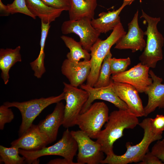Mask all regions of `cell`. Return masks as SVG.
Instances as JSON below:
<instances>
[{
  "label": "cell",
  "mask_w": 164,
  "mask_h": 164,
  "mask_svg": "<svg viewBox=\"0 0 164 164\" xmlns=\"http://www.w3.org/2000/svg\"><path fill=\"white\" fill-rule=\"evenodd\" d=\"M150 68L140 62L128 70L112 75L113 81L126 83L135 87L139 93H144L152 82L149 73Z\"/></svg>",
  "instance_id": "11"
},
{
  "label": "cell",
  "mask_w": 164,
  "mask_h": 164,
  "mask_svg": "<svg viewBox=\"0 0 164 164\" xmlns=\"http://www.w3.org/2000/svg\"><path fill=\"white\" fill-rule=\"evenodd\" d=\"M153 129L155 133L162 134L164 131V115L157 114L154 118H151Z\"/></svg>",
  "instance_id": "30"
},
{
  "label": "cell",
  "mask_w": 164,
  "mask_h": 164,
  "mask_svg": "<svg viewBox=\"0 0 164 164\" xmlns=\"http://www.w3.org/2000/svg\"><path fill=\"white\" fill-rule=\"evenodd\" d=\"M140 18H144L147 23V30L144 32L147 38L145 47L139 59L143 64L149 68H154L157 62L163 58L164 38L157 27L161 18L151 17L142 10Z\"/></svg>",
  "instance_id": "3"
},
{
  "label": "cell",
  "mask_w": 164,
  "mask_h": 164,
  "mask_svg": "<svg viewBox=\"0 0 164 164\" xmlns=\"http://www.w3.org/2000/svg\"><path fill=\"white\" fill-rule=\"evenodd\" d=\"M64 107L62 102L56 103L53 112L38 125L40 131L48 138L49 144L56 140L59 128L63 125Z\"/></svg>",
  "instance_id": "18"
},
{
  "label": "cell",
  "mask_w": 164,
  "mask_h": 164,
  "mask_svg": "<svg viewBox=\"0 0 164 164\" xmlns=\"http://www.w3.org/2000/svg\"><path fill=\"white\" fill-rule=\"evenodd\" d=\"M91 21L85 17L77 20L65 21L61 26L62 32L65 35L74 33L77 35L83 48L90 52L101 34L93 26Z\"/></svg>",
  "instance_id": "10"
},
{
  "label": "cell",
  "mask_w": 164,
  "mask_h": 164,
  "mask_svg": "<svg viewBox=\"0 0 164 164\" xmlns=\"http://www.w3.org/2000/svg\"><path fill=\"white\" fill-rule=\"evenodd\" d=\"M138 117L128 109H118L111 112L104 129L101 130L96 141L106 155L114 154L113 144L123 135L125 129L134 128L139 125Z\"/></svg>",
  "instance_id": "1"
},
{
  "label": "cell",
  "mask_w": 164,
  "mask_h": 164,
  "mask_svg": "<svg viewBox=\"0 0 164 164\" xmlns=\"http://www.w3.org/2000/svg\"><path fill=\"white\" fill-rule=\"evenodd\" d=\"M78 149L76 140L67 128L63 132L61 138L52 145L36 151H27L19 149V151L20 154L25 158L26 162L38 163L39 158L49 155L60 156L73 161Z\"/></svg>",
  "instance_id": "4"
},
{
  "label": "cell",
  "mask_w": 164,
  "mask_h": 164,
  "mask_svg": "<svg viewBox=\"0 0 164 164\" xmlns=\"http://www.w3.org/2000/svg\"><path fill=\"white\" fill-rule=\"evenodd\" d=\"M78 145L77 162L79 164H98L105 158L100 145L81 130L71 131Z\"/></svg>",
  "instance_id": "9"
},
{
  "label": "cell",
  "mask_w": 164,
  "mask_h": 164,
  "mask_svg": "<svg viewBox=\"0 0 164 164\" xmlns=\"http://www.w3.org/2000/svg\"><path fill=\"white\" fill-rule=\"evenodd\" d=\"M140 164H164L158 158L149 151L145 155Z\"/></svg>",
  "instance_id": "33"
},
{
  "label": "cell",
  "mask_w": 164,
  "mask_h": 164,
  "mask_svg": "<svg viewBox=\"0 0 164 164\" xmlns=\"http://www.w3.org/2000/svg\"><path fill=\"white\" fill-rule=\"evenodd\" d=\"M46 5L57 9L68 11L70 7V0H41Z\"/></svg>",
  "instance_id": "29"
},
{
  "label": "cell",
  "mask_w": 164,
  "mask_h": 164,
  "mask_svg": "<svg viewBox=\"0 0 164 164\" xmlns=\"http://www.w3.org/2000/svg\"><path fill=\"white\" fill-rule=\"evenodd\" d=\"M49 144L48 138L40 131L38 125L32 124L18 138L12 142L11 145L25 150L36 151Z\"/></svg>",
  "instance_id": "16"
},
{
  "label": "cell",
  "mask_w": 164,
  "mask_h": 164,
  "mask_svg": "<svg viewBox=\"0 0 164 164\" xmlns=\"http://www.w3.org/2000/svg\"><path fill=\"white\" fill-rule=\"evenodd\" d=\"M60 38L70 50L66 55L67 59L76 62L80 61L81 59L87 61L90 60V53L83 48L80 42L65 35L62 36Z\"/></svg>",
  "instance_id": "23"
},
{
  "label": "cell",
  "mask_w": 164,
  "mask_h": 164,
  "mask_svg": "<svg viewBox=\"0 0 164 164\" xmlns=\"http://www.w3.org/2000/svg\"><path fill=\"white\" fill-rule=\"evenodd\" d=\"M109 111L104 102H95L80 114L76 125L91 138L97 139L102 127L108 120Z\"/></svg>",
  "instance_id": "7"
},
{
  "label": "cell",
  "mask_w": 164,
  "mask_h": 164,
  "mask_svg": "<svg viewBox=\"0 0 164 164\" xmlns=\"http://www.w3.org/2000/svg\"><path fill=\"white\" fill-rule=\"evenodd\" d=\"M152 82L145 89L144 93L147 95V104L144 107V116L154 111L157 108H164V83L163 79L157 76L151 70L149 72Z\"/></svg>",
  "instance_id": "17"
},
{
  "label": "cell",
  "mask_w": 164,
  "mask_h": 164,
  "mask_svg": "<svg viewBox=\"0 0 164 164\" xmlns=\"http://www.w3.org/2000/svg\"><path fill=\"white\" fill-rule=\"evenodd\" d=\"M68 11L70 20H77L84 18H94L97 0H70Z\"/></svg>",
  "instance_id": "21"
},
{
  "label": "cell",
  "mask_w": 164,
  "mask_h": 164,
  "mask_svg": "<svg viewBox=\"0 0 164 164\" xmlns=\"http://www.w3.org/2000/svg\"><path fill=\"white\" fill-rule=\"evenodd\" d=\"M19 149L11 146L8 148L0 145V162L5 164H22L26 162V159L20 156Z\"/></svg>",
  "instance_id": "24"
},
{
  "label": "cell",
  "mask_w": 164,
  "mask_h": 164,
  "mask_svg": "<svg viewBox=\"0 0 164 164\" xmlns=\"http://www.w3.org/2000/svg\"><path fill=\"white\" fill-rule=\"evenodd\" d=\"M14 115L12 109L4 104L0 106V129H4L5 124L12 121Z\"/></svg>",
  "instance_id": "28"
},
{
  "label": "cell",
  "mask_w": 164,
  "mask_h": 164,
  "mask_svg": "<svg viewBox=\"0 0 164 164\" xmlns=\"http://www.w3.org/2000/svg\"><path fill=\"white\" fill-rule=\"evenodd\" d=\"M11 14L7 5L4 4L1 0H0V16H8Z\"/></svg>",
  "instance_id": "35"
},
{
  "label": "cell",
  "mask_w": 164,
  "mask_h": 164,
  "mask_svg": "<svg viewBox=\"0 0 164 164\" xmlns=\"http://www.w3.org/2000/svg\"><path fill=\"white\" fill-rule=\"evenodd\" d=\"M50 23H45L41 21V36L40 42V52H44L46 39L50 25Z\"/></svg>",
  "instance_id": "32"
},
{
  "label": "cell",
  "mask_w": 164,
  "mask_h": 164,
  "mask_svg": "<svg viewBox=\"0 0 164 164\" xmlns=\"http://www.w3.org/2000/svg\"><path fill=\"white\" fill-rule=\"evenodd\" d=\"M7 5L11 14L21 13L29 16L34 19H36V17L27 7L25 0H14L12 3Z\"/></svg>",
  "instance_id": "27"
},
{
  "label": "cell",
  "mask_w": 164,
  "mask_h": 164,
  "mask_svg": "<svg viewBox=\"0 0 164 164\" xmlns=\"http://www.w3.org/2000/svg\"><path fill=\"white\" fill-rule=\"evenodd\" d=\"M20 50V46L14 49L7 48L0 49L1 77L5 84H7L9 82V71L11 68L16 63L22 61Z\"/></svg>",
  "instance_id": "22"
},
{
  "label": "cell",
  "mask_w": 164,
  "mask_h": 164,
  "mask_svg": "<svg viewBox=\"0 0 164 164\" xmlns=\"http://www.w3.org/2000/svg\"><path fill=\"white\" fill-rule=\"evenodd\" d=\"M126 33L121 22L114 29L106 39L102 40L99 38L93 45L90 50L91 71L87 80L86 84L94 87L97 80L104 58L112 46Z\"/></svg>",
  "instance_id": "6"
},
{
  "label": "cell",
  "mask_w": 164,
  "mask_h": 164,
  "mask_svg": "<svg viewBox=\"0 0 164 164\" xmlns=\"http://www.w3.org/2000/svg\"><path fill=\"white\" fill-rule=\"evenodd\" d=\"M138 11H137L132 21L128 24V31L115 44L114 48L131 50L132 53L142 51L145 48L146 42L144 38V32L138 23Z\"/></svg>",
  "instance_id": "12"
},
{
  "label": "cell",
  "mask_w": 164,
  "mask_h": 164,
  "mask_svg": "<svg viewBox=\"0 0 164 164\" xmlns=\"http://www.w3.org/2000/svg\"><path fill=\"white\" fill-rule=\"evenodd\" d=\"M131 63V60L129 57L119 59L111 57L110 60L111 74L114 75L125 71Z\"/></svg>",
  "instance_id": "26"
},
{
  "label": "cell",
  "mask_w": 164,
  "mask_h": 164,
  "mask_svg": "<svg viewBox=\"0 0 164 164\" xmlns=\"http://www.w3.org/2000/svg\"><path fill=\"white\" fill-rule=\"evenodd\" d=\"M48 164H79L77 162H75L70 161L65 158L63 159H56L50 160Z\"/></svg>",
  "instance_id": "34"
},
{
  "label": "cell",
  "mask_w": 164,
  "mask_h": 164,
  "mask_svg": "<svg viewBox=\"0 0 164 164\" xmlns=\"http://www.w3.org/2000/svg\"><path fill=\"white\" fill-rule=\"evenodd\" d=\"M159 140L152 148L151 152L164 163V139Z\"/></svg>",
  "instance_id": "31"
},
{
  "label": "cell",
  "mask_w": 164,
  "mask_h": 164,
  "mask_svg": "<svg viewBox=\"0 0 164 164\" xmlns=\"http://www.w3.org/2000/svg\"><path fill=\"white\" fill-rule=\"evenodd\" d=\"M91 70L90 60H83L78 62L66 59L61 67L62 74L68 80L71 85L78 87L87 80Z\"/></svg>",
  "instance_id": "15"
},
{
  "label": "cell",
  "mask_w": 164,
  "mask_h": 164,
  "mask_svg": "<svg viewBox=\"0 0 164 164\" xmlns=\"http://www.w3.org/2000/svg\"><path fill=\"white\" fill-rule=\"evenodd\" d=\"M139 125L143 130V137L140 142L132 145L129 142L126 144L127 150L121 155L114 153L107 155L101 162L102 164H127L139 162L149 151L150 145L153 142L161 139L162 134L155 133L153 131L150 118L144 119Z\"/></svg>",
  "instance_id": "2"
},
{
  "label": "cell",
  "mask_w": 164,
  "mask_h": 164,
  "mask_svg": "<svg viewBox=\"0 0 164 164\" xmlns=\"http://www.w3.org/2000/svg\"><path fill=\"white\" fill-rule=\"evenodd\" d=\"M64 99V94L63 92L56 96L42 97L21 102L6 101L3 104L9 108L15 107L20 111L22 117V123L19 131L20 136L33 124L34 120L45 108Z\"/></svg>",
  "instance_id": "5"
},
{
  "label": "cell",
  "mask_w": 164,
  "mask_h": 164,
  "mask_svg": "<svg viewBox=\"0 0 164 164\" xmlns=\"http://www.w3.org/2000/svg\"><path fill=\"white\" fill-rule=\"evenodd\" d=\"M66 104L62 125L68 128L76 125L77 119L89 97L88 92L70 84L63 82Z\"/></svg>",
  "instance_id": "8"
},
{
  "label": "cell",
  "mask_w": 164,
  "mask_h": 164,
  "mask_svg": "<svg viewBox=\"0 0 164 164\" xmlns=\"http://www.w3.org/2000/svg\"><path fill=\"white\" fill-rule=\"evenodd\" d=\"M110 51L104 58L101 66L97 80L94 87H100L109 85L112 80L110 78L111 74L110 60L112 57Z\"/></svg>",
  "instance_id": "25"
},
{
  "label": "cell",
  "mask_w": 164,
  "mask_h": 164,
  "mask_svg": "<svg viewBox=\"0 0 164 164\" xmlns=\"http://www.w3.org/2000/svg\"><path fill=\"white\" fill-rule=\"evenodd\" d=\"M163 1H164V0H163Z\"/></svg>",
  "instance_id": "36"
},
{
  "label": "cell",
  "mask_w": 164,
  "mask_h": 164,
  "mask_svg": "<svg viewBox=\"0 0 164 164\" xmlns=\"http://www.w3.org/2000/svg\"><path fill=\"white\" fill-rule=\"evenodd\" d=\"M25 1L30 11L45 23H50L55 21L64 11L49 6L41 0H25Z\"/></svg>",
  "instance_id": "20"
},
{
  "label": "cell",
  "mask_w": 164,
  "mask_h": 164,
  "mask_svg": "<svg viewBox=\"0 0 164 164\" xmlns=\"http://www.w3.org/2000/svg\"><path fill=\"white\" fill-rule=\"evenodd\" d=\"M113 80L111 84L107 86L95 87L86 84L81 85L80 88L87 91L89 94L88 99L84 105L80 114L85 111L96 100H101L110 102L113 104L118 109H128L127 104L118 96L116 94L112 84Z\"/></svg>",
  "instance_id": "13"
},
{
  "label": "cell",
  "mask_w": 164,
  "mask_h": 164,
  "mask_svg": "<svg viewBox=\"0 0 164 164\" xmlns=\"http://www.w3.org/2000/svg\"><path fill=\"white\" fill-rule=\"evenodd\" d=\"M134 0H123L122 5L116 10L102 12L98 15L99 17L92 19L93 26L101 33H106L113 30L121 22L119 15L126 5H130Z\"/></svg>",
  "instance_id": "19"
},
{
  "label": "cell",
  "mask_w": 164,
  "mask_h": 164,
  "mask_svg": "<svg viewBox=\"0 0 164 164\" xmlns=\"http://www.w3.org/2000/svg\"><path fill=\"white\" fill-rule=\"evenodd\" d=\"M112 84L116 94L127 104L130 111L137 117L144 116V107L137 89L126 83L113 81Z\"/></svg>",
  "instance_id": "14"
}]
</instances>
